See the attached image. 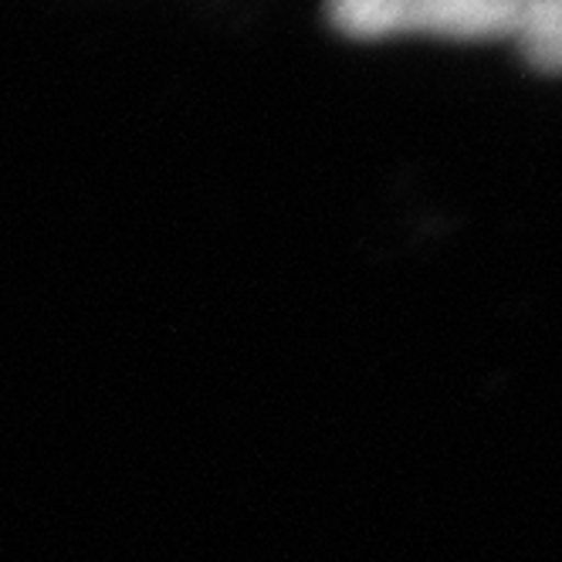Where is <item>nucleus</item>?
<instances>
[{"label":"nucleus","instance_id":"obj_1","mask_svg":"<svg viewBox=\"0 0 562 562\" xmlns=\"http://www.w3.org/2000/svg\"><path fill=\"white\" fill-rule=\"evenodd\" d=\"M329 21L352 37L434 34L492 42L512 37L515 0H329Z\"/></svg>","mask_w":562,"mask_h":562},{"label":"nucleus","instance_id":"obj_2","mask_svg":"<svg viewBox=\"0 0 562 562\" xmlns=\"http://www.w3.org/2000/svg\"><path fill=\"white\" fill-rule=\"evenodd\" d=\"M512 42L542 71H562V0H515Z\"/></svg>","mask_w":562,"mask_h":562}]
</instances>
